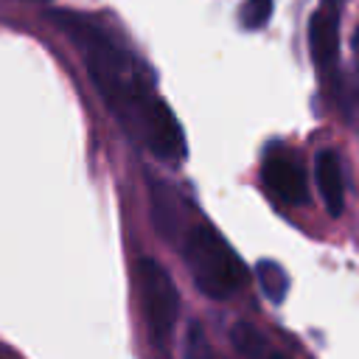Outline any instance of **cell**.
Here are the masks:
<instances>
[{
    "label": "cell",
    "mask_w": 359,
    "mask_h": 359,
    "mask_svg": "<svg viewBox=\"0 0 359 359\" xmlns=\"http://www.w3.org/2000/svg\"><path fill=\"white\" fill-rule=\"evenodd\" d=\"M50 20L79 48L87 65V76L121 126L157 157H182V126L171 107L151 90V81L135 65L129 50L115 36H109V31L79 11H53Z\"/></svg>",
    "instance_id": "1"
},
{
    "label": "cell",
    "mask_w": 359,
    "mask_h": 359,
    "mask_svg": "<svg viewBox=\"0 0 359 359\" xmlns=\"http://www.w3.org/2000/svg\"><path fill=\"white\" fill-rule=\"evenodd\" d=\"M182 258L199 292L213 300L236 294L247 280V266L210 224H194L188 230L182 241Z\"/></svg>",
    "instance_id": "2"
},
{
    "label": "cell",
    "mask_w": 359,
    "mask_h": 359,
    "mask_svg": "<svg viewBox=\"0 0 359 359\" xmlns=\"http://www.w3.org/2000/svg\"><path fill=\"white\" fill-rule=\"evenodd\" d=\"M135 280L140 292V306L149 323V331L154 342L165 345L168 337L174 334L177 317H180V292L171 280V275L154 261V258H140L135 266Z\"/></svg>",
    "instance_id": "3"
},
{
    "label": "cell",
    "mask_w": 359,
    "mask_h": 359,
    "mask_svg": "<svg viewBox=\"0 0 359 359\" xmlns=\"http://www.w3.org/2000/svg\"><path fill=\"white\" fill-rule=\"evenodd\" d=\"M309 45L320 76L331 87V81L337 79V59H339V0H320L309 22Z\"/></svg>",
    "instance_id": "4"
},
{
    "label": "cell",
    "mask_w": 359,
    "mask_h": 359,
    "mask_svg": "<svg viewBox=\"0 0 359 359\" xmlns=\"http://www.w3.org/2000/svg\"><path fill=\"white\" fill-rule=\"evenodd\" d=\"M261 180L272 196H278L286 205H306L309 202V185L306 171L300 160L286 149H269L261 165Z\"/></svg>",
    "instance_id": "5"
},
{
    "label": "cell",
    "mask_w": 359,
    "mask_h": 359,
    "mask_svg": "<svg viewBox=\"0 0 359 359\" xmlns=\"http://www.w3.org/2000/svg\"><path fill=\"white\" fill-rule=\"evenodd\" d=\"M314 177H317V188L325 202V210L331 216H339L345 208V180H342L339 154L331 149H323L314 160Z\"/></svg>",
    "instance_id": "6"
},
{
    "label": "cell",
    "mask_w": 359,
    "mask_h": 359,
    "mask_svg": "<svg viewBox=\"0 0 359 359\" xmlns=\"http://www.w3.org/2000/svg\"><path fill=\"white\" fill-rule=\"evenodd\" d=\"M331 95L337 98L345 121H351L359 129V76H351V79L337 76L331 81Z\"/></svg>",
    "instance_id": "7"
},
{
    "label": "cell",
    "mask_w": 359,
    "mask_h": 359,
    "mask_svg": "<svg viewBox=\"0 0 359 359\" xmlns=\"http://www.w3.org/2000/svg\"><path fill=\"white\" fill-rule=\"evenodd\" d=\"M255 272H258L261 292H264L272 303H280V300L286 297V292H289V275H286V269H283L280 264H275V261H261V264L255 266Z\"/></svg>",
    "instance_id": "8"
},
{
    "label": "cell",
    "mask_w": 359,
    "mask_h": 359,
    "mask_svg": "<svg viewBox=\"0 0 359 359\" xmlns=\"http://www.w3.org/2000/svg\"><path fill=\"white\" fill-rule=\"evenodd\" d=\"M230 339H233L236 351L244 353L247 359H261V356L266 353V339H264V334H261L258 328H252L250 323H238V325L233 328Z\"/></svg>",
    "instance_id": "9"
},
{
    "label": "cell",
    "mask_w": 359,
    "mask_h": 359,
    "mask_svg": "<svg viewBox=\"0 0 359 359\" xmlns=\"http://www.w3.org/2000/svg\"><path fill=\"white\" fill-rule=\"evenodd\" d=\"M182 359H216L213 356V348L208 342V334L202 331L199 323H191L185 328V337H182Z\"/></svg>",
    "instance_id": "10"
},
{
    "label": "cell",
    "mask_w": 359,
    "mask_h": 359,
    "mask_svg": "<svg viewBox=\"0 0 359 359\" xmlns=\"http://www.w3.org/2000/svg\"><path fill=\"white\" fill-rule=\"evenodd\" d=\"M272 17V0H247L241 6V25L244 28H261Z\"/></svg>",
    "instance_id": "11"
},
{
    "label": "cell",
    "mask_w": 359,
    "mask_h": 359,
    "mask_svg": "<svg viewBox=\"0 0 359 359\" xmlns=\"http://www.w3.org/2000/svg\"><path fill=\"white\" fill-rule=\"evenodd\" d=\"M353 48H356V56H359V28H356V36H353Z\"/></svg>",
    "instance_id": "12"
},
{
    "label": "cell",
    "mask_w": 359,
    "mask_h": 359,
    "mask_svg": "<svg viewBox=\"0 0 359 359\" xmlns=\"http://www.w3.org/2000/svg\"><path fill=\"white\" fill-rule=\"evenodd\" d=\"M266 359H286V356H278V353H272V356H266Z\"/></svg>",
    "instance_id": "13"
}]
</instances>
